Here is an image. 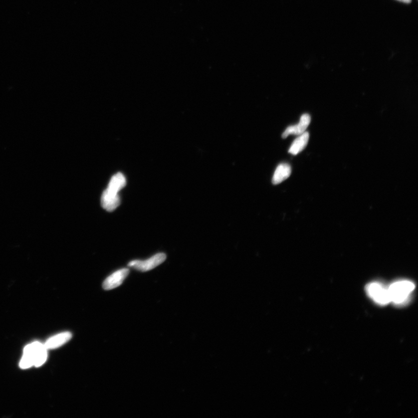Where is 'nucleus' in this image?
I'll list each match as a JSON object with an SVG mask.
<instances>
[{"mask_svg": "<svg viewBox=\"0 0 418 418\" xmlns=\"http://www.w3.org/2000/svg\"><path fill=\"white\" fill-rule=\"evenodd\" d=\"M414 283L409 281L393 283L388 288L391 302L402 305L408 302L411 294L415 289Z\"/></svg>", "mask_w": 418, "mask_h": 418, "instance_id": "f257e3e1", "label": "nucleus"}, {"mask_svg": "<svg viewBox=\"0 0 418 418\" xmlns=\"http://www.w3.org/2000/svg\"><path fill=\"white\" fill-rule=\"evenodd\" d=\"M366 290L368 295L380 305L385 306L391 302L388 288L381 283H371L367 286Z\"/></svg>", "mask_w": 418, "mask_h": 418, "instance_id": "f03ea898", "label": "nucleus"}, {"mask_svg": "<svg viewBox=\"0 0 418 418\" xmlns=\"http://www.w3.org/2000/svg\"><path fill=\"white\" fill-rule=\"evenodd\" d=\"M166 259V255L165 253H158L146 260L130 261L128 266L142 272H146L158 267V265L164 263Z\"/></svg>", "mask_w": 418, "mask_h": 418, "instance_id": "7ed1b4c3", "label": "nucleus"}, {"mask_svg": "<svg viewBox=\"0 0 418 418\" xmlns=\"http://www.w3.org/2000/svg\"><path fill=\"white\" fill-rule=\"evenodd\" d=\"M129 272L130 271L127 268H123L116 271L105 280L103 288L106 290H109L118 288L122 284Z\"/></svg>", "mask_w": 418, "mask_h": 418, "instance_id": "20e7f679", "label": "nucleus"}, {"mask_svg": "<svg viewBox=\"0 0 418 418\" xmlns=\"http://www.w3.org/2000/svg\"><path fill=\"white\" fill-rule=\"evenodd\" d=\"M120 204V198L118 193L112 192L108 189L104 191L101 197V205L106 211H114Z\"/></svg>", "mask_w": 418, "mask_h": 418, "instance_id": "39448f33", "label": "nucleus"}, {"mask_svg": "<svg viewBox=\"0 0 418 418\" xmlns=\"http://www.w3.org/2000/svg\"><path fill=\"white\" fill-rule=\"evenodd\" d=\"M311 122V117L309 114H304L301 116L299 123L296 125L289 126L287 128L284 133L282 134L283 139H286L290 134L300 136L307 129Z\"/></svg>", "mask_w": 418, "mask_h": 418, "instance_id": "423d86ee", "label": "nucleus"}, {"mask_svg": "<svg viewBox=\"0 0 418 418\" xmlns=\"http://www.w3.org/2000/svg\"><path fill=\"white\" fill-rule=\"evenodd\" d=\"M72 338V334L70 332H62L48 339L44 345L47 350L57 349L68 342Z\"/></svg>", "mask_w": 418, "mask_h": 418, "instance_id": "0eeeda50", "label": "nucleus"}, {"mask_svg": "<svg viewBox=\"0 0 418 418\" xmlns=\"http://www.w3.org/2000/svg\"><path fill=\"white\" fill-rule=\"evenodd\" d=\"M292 169L290 166L287 164H280L274 172L272 177V183L274 185L281 183L283 181L288 179L291 175Z\"/></svg>", "mask_w": 418, "mask_h": 418, "instance_id": "6e6552de", "label": "nucleus"}, {"mask_svg": "<svg viewBox=\"0 0 418 418\" xmlns=\"http://www.w3.org/2000/svg\"><path fill=\"white\" fill-rule=\"evenodd\" d=\"M309 140V133L304 132L299 136L298 138L294 141L291 147H290L289 152L293 155L299 154L307 147L308 142Z\"/></svg>", "mask_w": 418, "mask_h": 418, "instance_id": "1a4fd4ad", "label": "nucleus"}, {"mask_svg": "<svg viewBox=\"0 0 418 418\" xmlns=\"http://www.w3.org/2000/svg\"><path fill=\"white\" fill-rule=\"evenodd\" d=\"M126 180L122 173H119L112 177L110 181L108 189L113 193H118L126 186Z\"/></svg>", "mask_w": 418, "mask_h": 418, "instance_id": "9d476101", "label": "nucleus"}, {"mask_svg": "<svg viewBox=\"0 0 418 418\" xmlns=\"http://www.w3.org/2000/svg\"><path fill=\"white\" fill-rule=\"evenodd\" d=\"M47 349L44 346L35 354L34 357V366L39 367L43 365L47 359Z\"/></svg>", "mask_w": 418, "mask_h": 418, "instance_id": "9b49d317", "label": "nucleus"}, {"mask_svg": "<svg viewBox=\"0 0 418 418\" xmlns=\"http://www.w3.org/2000/svg\"><path fill=\"white\" fill-rule=\"evenodd\" d=\"M398 1L407 3H410L412 2V0H398Z\"/></svg>", "mask_w": 418, "mask_h": 418, "instance_id": "f8f14e48", "label": "nucleus"}]
</instances>
